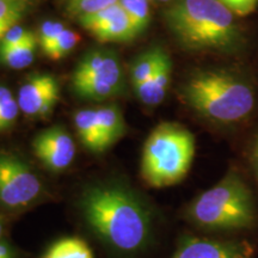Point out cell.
<instances>
[{
  "instance_id": "8fae6325",
  "label": "cell",
  "mask_w": 258,
  "mask_h": 258,
  "mask_svg": "<svg viewBox=\"0 0 258 258\" xmlns=\"http://www.w3.org/2000/svg\"><path fill=\"white\" fill-rule=\"evenodd\" d=\"M171 258H253V250L244 240H214L185 235Z\"/></svg>"
},
{
  "instance_id": "5bb4252c",
  "label": "cell",
  "mask_w": 258,
  "mask_h": 258,
  "mask_svg": "<svg viewBox=\"0 0 258 258\" xmlns=\"http://www.w3.org/2000/svg\"><path fill=\"white\" fill-rule=\"evenodd\" d=\"M97 122L106 150L117 143L125 133L123 114L117 105H105L96 109Z\"/></svg>"
},
{
  "instance_id": "f1b7e54d",
  "label": "cell",
  "mask_w": 258,
  "mask_h": 258,
  "mask_svg": "<svg viewBox=\"0 0 258 258\" xmlns=\"http://www.w3.org/2000/svg\"><path fill=\"white\" fill-rule=\"evenodd\" d=\"M157 2H161V3H167V2H171V0H157Z\"/></svg>"
},
{
  "instance_id": "603a6c76",
  "label": "cell",
  "mask_w": 258,
  "mask_h": 258,
  "mask_svg": "<svg viewBox=\"0 0 258 258\" xmlns=\"http://www.w3.org/2000/svg\"><path fill=\"white\" fill-rule=\"evenodd\" d=\"M64 30H66V27H64V24L60 23V22H43L40 29H38V34L36 35L38 47L41 48V50H43L44 48H47L49 44L53 43Z\"/></svg>"
},
{
  "instance_id": "2e32d148",
  "label": "cell",
  "mask_w": 258,
  "mask_h": 258,
  "mask_svg": "<svg viewBox=\"0 0 258 258\" xmlns=\"http://www.w3.org/2000/svg\"><path fill=\"white\" fill-rule=\"evenodd\" d=\"M42 258H93L86 241L78 237H66L48 247Z\"/></svg>"
},
{
  "instance_id": "3957f363",
  "label": "cell",
  "mask_w": 258,
  "mask_h": 258,
  "mask_svg": "<svg viewBox=\"0 0 258 258\" xmlns=\"http://www.w3.org/2000/svg\"><path fill=\"white\" fill-rule=\"evenodd\" d=\"M180 95L199 116L225 127L246 121L256 108L252 85L240 74L227 70L194 73L183 84Z\"/></svg>"
},
{
  "instance_id": "30bf717a",
  "label": "cell",
  "mask_w": 258,
  "mask_h": 258,
  "mask_svg": "<svg viewBox=\"0 0 258 258\" xmlns=\"http://www.w3.org/2000/svg\"><path fill=\"white\" fill-rule=\"evenodd\" d=\"M32 151L37 159L53 172L66 170L76 158V144L61 125L40 132L32 140Z\"/></svg>"
},
{
  "instance_id": "9c48e42d",
  "label": "cell",
  "mask_w": 258,
  "mask_h": 258,
  "mask_svg": "<svg viewBox=\"0 0 258 258\" xmlns=\"http://www.w3.org/2000/svg\"><path fill=\"white\" fill-rule=\"evenodd\" d=\"M82 27L99 42H128L139 36L120 3L78 18Z\"/></svg>"
},
{
  "instance_id": "4316f807",
  "label": "cell",
  "mask_w": 258,
  "mask_h": 258,
  "mask_svg": "<svg viewBox=\"0 0 258 258\" xmlns=\"http://www.w3.org/2000/svg\"><path fill=\"white\" fill-rule=\"evenodd\" d=\"M0 258H15L14 249L2 240H0Z\"/></svg>"
},
{
  "instance_id": "8992f818",
  "label": "cell",
  "mask_w": 258,
  "mask_h": 258,
  "mask_svg": "<svg viewBox=\"0 0 258 258\" xmlns=\"http://www.w3.org/2000/svg\"><path fill=\"white\" fill-rule=\"evenodd\" d=\"M71 85L77 96L89 101H105L121 93L124 79L117 55L105 49L90 50L77 63Z\"/></svg>"
},
{
  "instance_id": "6da1fadb",
  "label": "cell",
  "mask_w": 258,
  "mask_h": 258,
  "mask_svg": "<svg viewBox=\"0 0 258 258\" xmlns=\"http://www.w3.org/2000/svg\"><path fill=\"white\" fill-rule=\"evenodd\" d=\"M79 207L86 224L105 245L120 253H137L152 234V217L143 200L118 184L84 190Z\"/></svg>"
},
{
  "instance_id": "4fadbf2b",
  "label": "cell",
  "mask_w": 258,
  "mask_h": 258,
  "mask_svg": "<svg viewBox=\"0 0 258 258\" xmlns=\"http://www.w3.org/2000/svg\"><path fill=\"white\" fill-rule=\"evenodd\" d=\"M74 125L80 143L92 153H103L106 148L97 122L96 109H80L74 115Z\"/></svg>"
},
{
  "instance_id": "484cf974",
  "label": "cell",
  "mask_w": 258,
  "mask_h": 258,
  "mask_svg": "<svg viewBox=\"0 0 258 258\" xmlns=\"http://www.w3.org/2000/svg\"><path fill=\"white\" fill-rule=\"evenodd\" d=\"M251 165H252L254 177H256L258 183V135L254 139L252 150H251Z\"/></svg>"
},
{
  "instance_id": "7402d4cb",
  "label": "cell",
  "mask_w": 258,
  "mask_h": 258,
  "mask_svg": "<svg viewBox=\"0 0 258 258\" xmlns=\"http://www.w3.org/2000/svg\"><path fill=\"white\" fill-rule=\"evenodd\" d=\"M117 2L118 0H67V11L74 17L80 18L96 14Z\"/></svg>"
},
{
  "instance_id": "cb8c5ba5",
  "label": "cell",
  "mask_w": 258,
  "mask_h": 258,
  "mask_svg": "<svg viewBox=\"0 0 258 258\" xmlns=\"http://www.w3.org/2000/svg\"><path fill=\"white\" fill-rule=\"evenodd\" d=\"M32 34H34V32L27 30V29H24L19 24H16L14 27H11L5 32L2 41H0V54L6 53V51H9L10 49H12V48L18 46V44L23 43V42L27 41Z\"/></svg>"
},
{
  "instance_id": "f546056e",
  "label": "cell",
  "mask_w": 258,
  "mask_h": 258,
  "mask_svg": "<svg viewBox=\"0 0 258 258\" xmlns=\"http://www.w3.org/2000/svg\"><path fill=\"white\" fill-rule=\"evenodd\" d=\"M66 2H67V0H66Z\"/></svg>"
},
{
  "instance_id": "5b68a950",
  "label": "cell",
  "mask_w": 258,
  "mask_h": 258,
  "mask_svg": "<svg viewBox=\"0 0 258 258\" xmlns=\"http://www.w3.org/2000/svg\"><path fill=\"white\" fill-rule=\"evenodd\" d=\"M195 156V138L183 125L163 122L144 145L141 176L153 188H166L188 175Z\"/></svg>"
},
{
  "instance_id": "ffe728a7",
  "label": "cell",
  "mask_w": 258,
  "mask_h": 258,
  "mask_svg": "<svg viewBox=\"0 0 258 258\" xmlns=\"http://www.w3.org/2000/svg\"><path fill=\"white\" fill-rule=\"evenodd\" d=\"M80 35L78 32L66 28L62 34L53 43L42 50V53L50 60H60L67 56L74 48L78 46Z\"/></svg>"
},
{
  "instance_id": "ac0fdd59",
  "label": "cell",
  "mask_w": 258,
  "mask_h": 258,
  "mask_svg": "<svg viewBox=\"0 0 258 258\" xmlns=\"http://www.w3.org/2000/svg\"><path fill=\"white\" fill-rule=\"evenodd\" d=\"M29 9V0H0V41L5 32L18 24Z\"/></svg>"
},
{
  "instance_id": "52a82bcc",
  "label": "cell",
  "mask_w": 258,
  "mask_h": 258,
  "mask_svg": "<svg viewBox=\"0 0 258 258\" xmlns=\"http://www.w3.org/2000/svg\"><path fill=\"white\" fill-rule=\"evenodd\" d=\"M42 194V183L28 164L11 154H0V206L24 209Z\"/></svg>"
},
{
  "instance_id": "83f0119b",
  "label": "cell",
  "mask_w": 258,
  "mask_h": 258,
  "mask_svg": "<svg viewBox=\"0 0 258 258\" xmlns=\"http://www.w3.org/2000/svg\"><path fill=\"white\" fill-rule=\"evenodd\" d=\"M3 230H4V227H3V222H2V219H0V238H2Z\"/></svg>"
},
{
  "instance_id": "44dd1931",
  "label": "cell",
  "mask_w": 258,
  "mask_h": 258,
  "mask_svg": "<svg viewBox=\"0 0 258 258\" xmlns=\"http://www.w3.org/2000/svg\"><path fill=\"white\" fill-rule=\"evenodd\" d=\"M19 111L18 102L6 86L0 85V133L6 131L17 120Z\"/></svg>"
},
{
  "instance_id": "9a60e30c",
  "label": "cell",
  "mask_w": 258,
  "mask_h": 258,
  "mask_svg": "<svg viewBox=\"0 0 258 258\" xmlns=\"http://www.w3.org/2000/svg\"><path fill=\"white\" fill-rule=\"evenodd\" d=\"M165 54L163 48L154 47L144 51L134 60L131 67V79L134 88L152 77Z\"/></svg>"
},
{
  "instance_id": "e0dca14e",
  "label": "cell",
  "mask_w": 258,
  "mask_h": 258,
  "mask_svg": "<svg viewBox=\"0 0 258 258\" xmlns=\"http://www.w3.org/2000/svg\"><path fill=\"white\" fill-rule=\"evenodd\" d=\"M37 47V36L32 34L23 43L18 44L6 53L0 54V62L12 70H23L34 62Z\"/></svg>"
},
{
  "instance_id": "ba28073f",
  "label": "cell",
  "mask_w": 258,
  "mask_h": 258,
  "mask_svg": "<svg viewBox=\"0 0 258 258\" xmlns=\"http://www.w3.org/2000/svg\"><path fill=\"white\" fill-rule=\"evenodd\" d=\"M60 99L59 82L53 74H30L18 91V105L29 117L43 118L54 110Z\"/></svg>"
},
{
  "instance_id": "7c38bea8",
  "label": "cell",
  "mask_w": 258,
  "mask_h": 258,
  "mask_svg": "<svg viewBox=\"0 0 258 258\" xmlns=\"http://www.w3.org/2000/svg\"><path fill=\"white\" fill-rule=\"evenodd\" d=\"M172 76V61L165 54L156 72L146 82L135 86V93L141 103L147 106H157L165 98Z\"/></svg>"
},
{
  "instance_id": "d4e9b609",
  "label": "cell",
  "mask_w": 258,
  "mask_h": 258,
  "mask_svg": "<svg viewBox=\"0 0 258 258\" xmlns=\"http://www.w3.org/2000/svg\"><path fill=\"white\" fill-rule=\"evenodd\" d=\"M235 16H247L256 9L258 0H219Z\"/></svg>"
},
{
  "instance_id": "277c9868",
  "label": "cell",
  "mask_w": 258,
  "mask_h": 258,
  "mask_svg": "<svg viewBox=\"0 0 258 258\" xmlns=\"http://www.w3.org/2000/svg\"><path fill=\"white\" fill-rule=\"evenodd\" d=\"M185 218L207 231L250 230L257 222L253 194L239 171L230 169L217 184L189 203Z\"/></svg>"
},
{
  "instance_id": "d6986e66",
  "label": "cell",
  "mask_w": 258,
  "mask_h": 258,
  "mask_svg": "<svg viewBox=\"0 0 258 258\" xmlns=\"http://www.w3.org/2000/svg\"><path fill=\"white\" fill-rule=\"evenodd\" d=\"M118 3L127 12L138 34H143L151 22V10L148 0H118Z\"/></svg>"
},
{
  "instance_id": "7a4b0ae2",
  "label": "cell",
  "mask_w": 258,
  "mask_h": 258,
  "mask_svg": "<svg viewBox=\"0 0 258 258\" xmlns=\"http://www.w3.org/2000/svg\"><path fill=\"white\" fill-rule=\"evenodd\" d=\"M234 16L219 0H177L164 18L186 50L237 54L245 48V36Z\"/></svg>"
}]
</instances>
